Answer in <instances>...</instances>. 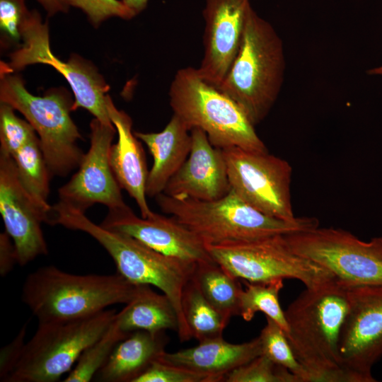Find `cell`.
<instances>
[{"label": "cell", "mask_w": 382, "mask_h": 382, "mask_svg": "<svg viewBox=\"0 0 382 382\" xmlns=\"http://www.w3.org/2000/svg\"><path fill=\"white\" fill-rule=\"evenodd\" d=\"M27 326L25 324L18 335L8 345L1 350L0 355V378L4 381L8 374L13 369L19 359L23 347L25 345L24 337L26 334Z\"/></svg>", "instance_id": "obj_35"}, {"label": "cell", "mask_w": 382, "mask_h": 382, "mask_svg": "<svg viewBox=\"0 0 382 382\" xmlns=\"http://www.w3.org/2000/svg\"><path fill=\"white\" fill-rule=\"evenodd\" d=\"M347 286V311L341 326L340 364L351 382H374L371 370L382 357V285Z\"/></svg>", "instance_id": "obj_13"}, {"label": "cell", "mask_w": 382, "mask_h": 382, "mask_svg": "<svg viewBox=\"0 0 382 382\" xmlns=\"http://www.w3.org/2000/svg\"><path fill=\"white\" fill-rule=\"evenodd\" d=\"M284 235L206 246L212 260L225 271L248 282L295 279L311 288L335 278L324 267L292 250Z\"/></svg>", "instance_id": "obj_9"}, {"label": "cell", "mask_w": 382, "mask_h": 382, "mask_svg": "<svg viewBox=\"0 0 382 382\" xmlns=\"http://www.w3.org/2000/svg\"><path fill=\"white\" fill-rule=\"evenodd\" d=\"M347 286L335 277L306 288L284 311L286 334L308 382H351L341 366L339 335L347 311Z\"/></svg>", "instance_id": "obj_1"}, {"label": "cell", "mask_w": 382, "mask_h": 382, "mask_svg": "<svg viewBox=\"0 0 382 382\" xmlns=\"http://www.w3.org/2000/svg\"><path fill=\"white\" fill-rule=\"evenodd\" d=\"M37 1L45 10L48 16H53L59 12L66 13L69 8L65 0Z\"/></svg>", "instance_id": "obj_37"}, {"label": "cell", "mask_w": 382, "mask_h": 382, "mask_svg": "<svg viewBox=\"0 0 382 382\" xmlns=\"http://www.w3.org/2000/svg\"><path fill=\"white\" fill-rule=\"evenodd\" d=\"M284 69L282 40L250 6L238 52L218 88L235 101L255 126L274 104Z\"/></svg>", "instance_id": "obj_4"}, {"label": "cell", "mask_w": 382, "mask_h": 382, "mask_svg": "<svg viewBox=\"0 0 382 382\" xmlns=\"http://www.w3.org/2000/svg\"><path fill=\"white\" fill-rule=\"evenodd\" d=\"M140 285L115 274H74L53 265L41 267L25 278L22 301L39 323L73 320L127 303Z\"/></svg>", "instance_id": "obj_3"}, {"label": "cell", "mask_w": 382, "mask_h": 382, "mask_svg": "<svg viewBox=\"0 0 382 382\" xmlns=\"http://www.w3.org/2000/svg\"><path fill=\"white\" fill-rule=\"evenodd\" d=\"M284 237L296 253L347 286L382 285V237L366 242L341 228L318 226Z\"/></svg>", "instance_id": "obj_10"}, {"label": "cell", "mask_w": 382, "mask_h": 382, "mask_svg": "<svg viewBox=\"0 0 382 382\" xmlns=\"http://www.w3.org/2000/svg\"><path fill=\"white\" fill-rule=\"evenodd\" d=\"M250 0H205L204 56L200 77L218 88L240 47Z\"/></svg>", "instance_id": "obj_17"}, {"label": "cell", "mask_w": 382, "mask_h": 382, "mask_svg": "<svg viewBox=\"0 0 382 382\" xmlns=\"http://www.w3.org/2000/svg\"><path fill=\"white\" fill-rule=\"evenodd\" d=\"M367 74L371 76H382V65L369 69L367 71Z\"/></svg>", "instance_id": "obj_39"}, {"label": "cell", "mask_w": 382, "mask_h": 382, "mask_svg": "<svg viewBox=\"0 0 382 382\" xmlns=\"http://www.w3.org/2000/svg\"><path fill=\"white\" fill-rule=\"evenodd\" d=\"M226 382H300L287 369L277 365L261 354L228 373Z\"/></svg>", "instance_id": "obj_30"}, {"label": "cell", "mask_w": 382, "mask_h": 382, "mask_svg": "<svg viewBox=\"0 0 382 382\" xmlns=\"http://www.w3.org/2000/svg\"><path fill=\"white\" fill-rule=\"evenodd\" d=\"M161 211L170 214L195 233L206 245H217L266 236L289 234L318 226L313 217L288 221L268 216L241 199L231 189L211 201L156 197Z\"/></svg>", "instance_id": "obj_5"}, {"label": "cell", "mask_w": 382, "mask_h": 382, "mask_svg": "<svg viewBox=\"0 0 382 382\" xmlns=\"http://www.w3.org/2000/svg\"><path fill=\"white\" fill-rule=\"evenodd\" d=\"M283 280L277 279L267 283L245 281L246 288L242 290L240 296V316L245 320L250 321L256 313L262 312L286 333L288 325L279 301V294L284 286Z\"/></svg>", "instance_id": "obj_27"}, {"label": "cell", "mask_w": 382, "mask_h": 382, "mask_svg": "<svg viewBox=\"0 0 382 382\" xmlns=\"http://www.w3.org/2000/svg\"><path fill=\"white\" fill-rule=\"evenodd\" d=\"M115 321L126 333L144 330L158 334L166 330H178V315L168 297L146 284H141L135 297L117 313Z\"/></svg>", "instance_id": "obj_23"}, {"label": "cell", "mask_w": 382, "mask_h": 382, "mask_svg": "<svg viewBox=\"0 0 382 382\" xmlns=\"http://www.w3.org/2000/svg\"><path fill=\"white\" fill-rule=\"evenodd\" d=\"M183 311L192 337L198 342L222 337L229 322L206 299L192 279L183 291Z\"/></svg>", "instance_id": "obj_26"}, {"label": "cell", "mask_w": 382, "mask_h": 382, "mask_svg": "<svg viewBox=\"0 0 382 382\" xmlns=\"http://www.w3.org/2000/svg\"><path fill=\"white\" fill-rule=\"evenodd\" d=\"M106 106L117 133V141L112 144L109 154L112 170L121 188L134 199L141 216L147 218L154 212L146 200V186L149 171L144 149L132 132V119L115 106L108 94Z\"/></svg>", "instance_id": "obj_19"}, {"label": "cell", "mask_w": 382, "mask_h": 382, "mask_svg": "<svg viewBox=\"0 0 382 382\" xmlns=\"http://www.w3.org/2000/svg\"><path fill=\"white\" fill-rule=\"evenodd\" d=\"M136 15L141 13L147 6L149 0H121Z\"/></svg>", "instance_id": "obj_38"}, {"label": "cell", "mask_w": 382, "mask_h": 382, "mask_svg": "<svg viewBox=\"0 0 382 382\" xmlns=\"http://www.w3.org/2000/svg\"><path fill=\"white\" fill-rule=\"evenodd\" d=\"M266 320L267 323L258 336L262 354L287 369L300 382H308L307 373L294 357L283 329L269 317H266Z\"/></svg>", "instance_id": "obj_29"}, {"label": "cell", "mask_w": 382, "mask_h": 382, "mask_svg": "<svg viewBox=\"0 0 382 382\" xmlns=\"http://www.w3.org/2000/svg\"><path fill=\"white\" fill-rule=\"evenodd\" d=\"M105 309L81 319L39 323L4 381L55 382L73 369L83 352L100 338L115 318Z\"/></svg>", "instance_id": "obj_8"}, {"label": "cell", "mask_w": 382, "mask_h": 382, "mask_svg": "<svg viewBox=\"0 0 382 382\" xmlns=\"http://www.w3.org/2000/svg\"><path fill=\"white\" fill-rule=\"evenodd\" d=\"M18 263L16 250L9 235L5 231L0 234V274L6 276Z\"/></svg>", "instance_id": "obj_36"}, {"label": "cell", "mask_w": 382, "mask_h": 382, "mask_svg": "<svg viewBox=\"0 0 382 382\" xmlns=\"http://www.w3.org/2000/svg\"><path fill=\"white\" fill-rule=\"evenodd\" d=\"M15 109L0 102V150L13 156L37 137L33 126L17 117Z\"/></svg>", "instance_id": "obj_31"}, {"label": "cell", "mask_w": 382, "mask_h": 382, "mask_svg": "<svg viewBox=\"0 0 382 382\" xmlns=\"http://www.w3.org/2000/svg\"><path fill=\"white\" fill-rule=\"evenodd\" d=\"M134 134L146 144L153 157L146 194L156 197L163 192L170 179L188 157L192 142L191 130L179 117L173 115L161 132H135Z\"/></svg>", "instance_id": "obj_21"}, {"label": "cell", "mask_w": 382, "mask_h": 382, "mask_svg": "<svg viewBox=\"0 0 382 382\" xmlns=\"http://www.w3.org/2000/svg\"><path fill=\"white\" fill-rule=\"evenodd\" d=\"M213 376L154 360L134 382H217Z\"/></svg>", "instance_id": "obj_33"}, {"label": "cell", "mask_w": 382, "mask_h": 382, "mask_svg": "<svg viewBox=\"0 0 382 382\" xmlns=\"http://www.w3.org/2000/svg\"><path fill=\"white\" fill-rule=\"evenodd\" d=\"M100 225L183 262L198 265L214 261L204 242L172 216L153 212L147 218L139 217L126 205L109 209Z\"/></svg>", "instance_id": "obj_16"}, {"label": "cell", "mask_w": 382, "mask_h": 382, "mask_svg": "<svg viewBox=\"0 0 382 382\" xmlns=\"http://www.w3.org/2000/svg\"><path fill=\"white\" fill-rule=\"evenodd\" d=\"M191 149L188 157L167 183L163 194L211 201L230 190L226 164L221 149L214 146L199 128L191 129Z\"/></svg>", "instance_id": "obj_18"}, {"label": "cell", "mask_w": 382, "mask_h": 382, "mask_svg": "<svg viewBox=\"0 0 382 382\" xmlns=\"http://www.w3.org/2000/svg\"><path fill=\"white\" fill-rule=\"evenodd\" d=\"M222 151L231 189L241 199L268 216L288 221L298 218L291 201L292 168L286 160L236 146Z\"/></svg>", "instance_id": "obj_12"}, {"label": "cell", "mask_w": 382, "mask_h": 382, "mask_svg": "<svg viewBox=\"0 0 382 382\" xmlns=\"http://www.w3.org/2000/svg\"><path fill=\"white\" fill-rule=\"evenodd\" d=\"M0 102L20 112L33 126L52 175L66 176L79 167L84 155L81 139L71 119L74 101L64 89L52 88L43 96L30 93L18 72L0 64Z\"/></svg>", "instance_id": "obj_6"}, {"label": "cell", "mask_w": 382, "mask_h": 382, "mask_svg": "<svg viewBox=\"0 0 382 382\" xmlns=\"http://www.w3.org/2000/svg\"><path fill=\"white\" fill-rule=\"evenodd\" d=\"M129 334L119 328L115 318L107 331L83 352L64 381H91L106 362L117 343Z\"/></svg>", "instance_id": "obj_28"}, {"label": "cell", "mask_w": 382, "mask_h": 382, "mask_svg": "<svg viewBox=\"0 0 382 382\" xmlns=\"http://www.w3.org/2000/svg\"><path fill=\"white\" fill-rule=\"evenodd\" d=\"M169 98L173 115L190 130L202 129L214 146L267 151L242 108L218 88L203 80L197 69L186 67L176 72L170 86Z\"/></svg>", "instance_id": "obj_7"}, {"label": "cell", "mask_w": 382, "mask_h": 382, "mask_svg": "<svg viewBox=\"0 0 382 382\" xmlns=\"http://www.w3.org/2000/svg\"><path fill=\"white\" fill-rule=\"evenodd\" d=\"M31 11L25 0H0V44L14 50L22 44V28Z\"/></svg>", "instance_id": "obj_32"}, {"label": "cell", "mask_w": 382, "mask_h": 382, "mask_svg": "<svg viewBox=\"0 0 382 382\" xmlns=\"http://www.w3.org/2000/svg\"><path fill=\"white\" fill-rule=\"evenodd\" d=\"M6 62L13 72L35 64L50 65L69 83L74 96L72 110L83 108L105 124H112L106 106L109 86L96 68L88 61L72 54L67 61L51 51L48 22L33 10L22 28V44L8 55Z\"/></svg>", "instance_id": "obj_11"}, {"label": "cell", "mask_w": 382, "mask_h": 382, "mask_svg": "<svg viewBox=\"0 0 382 382\" xmlns=\"http://www.w3.org/2000/svg\"><path fill=\"white\" fill-rule=\"evenodd\" d=\"M162 332L137 330L115 347L96 378L105 382H134L164 352Z\"/></svg>", "instance_id": "obj_22"}, {"label": "cell", "mask_w": 382, "mask_h": 382, "mask_svg": "<svg viewBox=\"0 0 382 382\" xmlns=\"http://www.w3.org/2000/svg\"><path fill=\"white\" fill-rule=\"evenodd\" d=\"M90 129V148L76 173L59 189V201L83 212L95 204L108 209L123 207L127 204L109 158L116 128L94 117Z\"/></svg>", "instance_id": "obj_14"}, {"label": "cell", "mask_w": 382, "mask_h": 382, "mask_svg": "<svg viewBox=\"0 0 382 382\" xmlns=\"http://www.w3.org/2000/svg\"><path fill=\"white\" fill-rule=\"evenodd\" d=\"M52 223L90 235L108 253L117 273L129 282L159 289L176 311L180 340H190L183 311V295L197 265L166 256L129 236L108 230L93 222L85 212L59 201L52 206Z\"/></svg>", "instance_id": "obj_2"}, {"label": "cell", "mask_w": 382, "mask_h": 382, "mask_svg": "<svg viewBox=\"0 0 382 382\" xmlns=\"http://www.w3.org/2000/svg\"><path fill=\"white\" fill-rule=\"evenodd\" d=\"M261 354L259 337L241 344L229 343L221 337L199 342L195 347L175 352L164 351L158 359L221 381L228 373Z\"/></svg>", "instance_id": "obj_20"}, {"label": "cell", "mask_w": 382, "mask_h": 382, "mask_svg": "<svg viewBox=\"0 0 382 382\" xmlns=\"http://www.w3.org/2000/svg\"><path fill=\"white\" fill-rule=\"evenodd\" d=\"M69 7L81 9L93 27H98L112 17L125 20L134 18L136 14L121 0H65Z\"/></svg>", "instance_id": "obj_34"}, {"label": "cell", "mask_w": 382, "mask_h": 382, "mask_svg": "<svg viewBox=\"0 0 382 382\" xmlns=\"http://www.w3.org/2000/svg\"><path fill=\"white\" fill-rule=\"evenodd\" d=\"M0 213L16 248L18 265L24 266L47 254L41 224H50V216L23 187L13 158L3 150H0Z\"/></svg>", "instance_id": "obj_15"}, {"label": "cell", "mask_w": 382, "mask_h": 382, "mask_svg": "<svg viewBox=\"0 0 382 382\" xmlns=\"http://www.w3.org/2000/svg\"><path fill=\"white\" fill-rule=\"evenodd\" d=\"M192 279L206 299L228 320L240 316V296L243 290L238 279L216 262L195 266Z\"/></svg>", "instance_id": "obj_24"}, {"label": "cell", "mask_w": 382, "mask_h": 382, "mask_svg": "<svg viewBox=\"0 0 382 382\" xmlns=\"http://www.w3.org/2000/svg\"><path fill=\"white\" fill-rule=\"evenodd\" d=\"M12 158L19 180L35 203L50 216L51 223L52 206L47 201L52 174L47 166L39 137L37 136Z\"/></svg>", "instance_id": "obj_25"}]
</instances>
